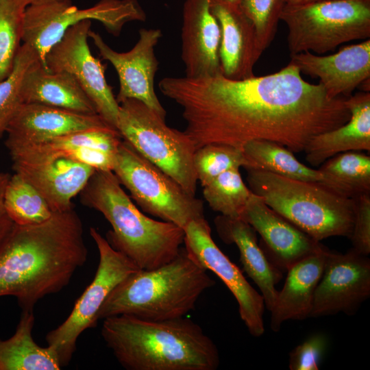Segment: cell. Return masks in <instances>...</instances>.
Here are the masks:
<instances>
[{"label": "cell", "mask_w": 370, "mask_h": 370, "mask_svg": "<svg viewBox=\"0 0 370 370\" xmlns=\"http://www.w3.org/2000/svg\"><path fill=\"white\" fill-rule=\"evenodd\" d=\"M158 86L182 107L184 132L197 149L211 143L242 149L249 141L267 140L299 153L314 136L351 116L345 99L329 98L321 84L304 80L290 62L261 77H167Z\"/></svg>", "instance_id": "1"}, {"label": "cell", "mask_w": 370, "mask_h": 370, "mask_svg": "<svg viewBox=\"0 0 370 370\" xmlns=\"http://www.w3.org/2000/svg\"><path fill=\"white\" fill-rule=\"evenodd\" d=\"M82 222L74 208L34 225L13 223L0 243V297L13 296L22 310L62 291L86 262Z\"/></svg>", "instance_id": "2"}, {"label": "cell", "mask_w": 370, "mask_h": 370, "mask_svg": "<svg viewBox=\"0 0 370 370\" xmlns=\"http://www.w3.org/2000/svg\"><path fill=\"white\" fill-rule=\"evenodd\" d=\"M101 334L127 370H215L220 362L213 341L186 317L162 321L109 317L103 319Z\"/></svg>", "instance_id": "3"}, {"label": "cell", "mask_w": 370, "mask_h": 370, "mask_svg": "<svg viewBox=\"0 0 370 370\" xmlns=\"http://www.w3.org/2000/svg\"><path fill=\"white\" fill-rule=\"evenodd\" d=\"M79 195L84 205L101 213L110 224L106 239L112 247L140 269L158 268L179 254L184 230L143 214L112 171L95 170Z\"/></svg>", "instance_id": "4"}, {"label": "cell", "mask_w": 370, "mask_h": 370, "mask_svg": "<svg viewBox=\"0 0 370 370\" xmlns=\"http://www.w3.org/2000/svg\"><path fill=\"white\" fill-rule=\"evenodd\" d=\"M214 284L207 270L182 247L169 262L139 269L121 282L103 304L97 320L121 314L149 321L184 317Z\"/></svg>", "instance_id": "5"}, {"label": "cell", "mask_w": 370, "mask_h": 370, "mask_svg": "<svg viewBox=\"0 0 370 370\" xmlns=\"http://www.w3.org/2000/svg\"><path fill=\"white\" fill-rule=\"evenodd\" d=\"M251 191L314 240L349 238L355 201L315 182H304L256 169H246Z\"/></svg>", "instance_id": "6"}, {"label": "cell", "mask_w": 370, "mask_h": 370, "mask_svg": "<svg viewBox=\"0 0 370 370\" xmlns=\"http://www.w3.org/2000/svg\"><path fill=\"white\" fill-rule=\"evenodd\" d=\"M116 130L140 155L195 196L197 147L184 131L170 127L165 116L135 99L119 103Z\"/></svg>", "instance_id": "7"}, {"label": "cell", "mask_w": 370, "mask_h": 370, "mask_svg": "<svg viewBox=\"0 0 370 370\" xmlns=\"http://www.w3.org/2000/svg\"><path fill=\"white\" fill-rule=\"evenodd\" d=\"M280 20L288 27L291 56L321 54L342 43L369 39L370 0H328L286 4Z\"/></svg>", "instance_id": "8"}, {"label": "cell", "mask_w": 370, "mask_h": 370, "mask_svg": "<svg viewBox=\"0 0 370 370\" xmlns=\"http://www.w3.org/2000/svg\"><path fill=\"white\" fill-rule=\"evenodd\" d=\"M121 184L142 210L183 230L204 218L203 202L122 140L112 169Z\"/></svg>", "instance_id": "9"}, {"label": "cell", "mask_w": 370, "mask_h": 370, "mask_svg": "<svg viewBox=\"0 0 370 370\" xmlns=\"http://www.w3.org/2000/svg\"><path fill=\"white\" fill-rule=\"evenodd\" d=\"M96 20L113 36H119L131 21H145L146 14L136 0H100L79 9L70 0H47L25 8L22 41L32 47L43 63L48 51L71 26L84 20Z\"/></svg>", "instance_id": "10"}, {"label": "cell", "mask_w": 370, "mask_h": 370, "mask_svg": "<svg viewBox=\"0 0 370 370\" xmlns=\"http://www.w3.org/2000/svg\"><path fill=\"white\" fill-rule=\"evenodd\" d=\"M90 234L99 255L95 277L76 301L68 317L46 335L47 345L57 354L62 367L69 363L82 333L96 326L97 314L111 291L140 269L123 254L113 248L97 229L90 227Z\"/></svg>", "instance_id": "11"}, {"label": "cell", "mask_w": 370, "mask_h": 370, "mask_svg": "<svg viewBox=\"0 0 370 370\" xmlns=\"http://www.w3.org/2000/svg\"><path fill=\"white\" fill-rule=\"evenodd\" d=\"M91 20L68 29L47 53L42 65L51 71L72 75L95 107L97 113L116 129L119 103L105 77L106 66L91 53L88 38Z\"/></svg>", "instance_id": "12"}, {"label": "cell", "mask_w": 370, "mask_h": 370, "mask_svg": "<svg viewBox=\"0 0 370 370\" xmlns=\"http://www.w3.org/2000/svg\"><path fill=\"white\" fill-rule=\"evenodd\" d=\"M188 254L205 269L214 272L231 291L239 314L251 335L264 333L263 297L246 280L239 268L218 247L205 217L189 222L184 229Z\"/></svg>", "instance_id": "13"}, {"label": "cell", "mask_w": 370, "mask_h": 370, "mask_svg": "<svg viewBox=\"0 0 370 370\" xmlns=\"http://www.w3.org/2000/svg\"><path fill=\"white\" fill-rule=\"evenodd\" d=\"M370 296V260L354 249L345 254L328 249L314 291L310 317L354 313Z\"/></svg>", "instance_id": "14"}, {"label": "cell", "mask_w": 370, "mask_h": 370, "mask_svg": "<svg viewBox=\"0 0 370 370\" xmlns=\"http://www.w3.org/2000/svg\"><path fill=\"white\" fill-rule=\"evenodd\" d=\"M138 34L137 42L126 52L112 49L99 34L91 29L88 37L92 40L102 59L110 62L117 73L119 90L116 99L118 103L127 99H135L165 116L166 110L154 88V79L159 64L155 47L162 36V32L159 29L141 28Z\"/></svg>", "instance_id": "15"}, {"label": "cell", "mask_w": 370, "mask_h": 370, "mask_svg": "<svg viewBox=\"0 0 370 370\" xmlns=\"http://www.w3.org/2000/svg\"><path fill=\"white\" fill-rule=\"evenodd\" d=\"M241 219L248 223L263 241L269 260L282 272L323 245L271 208L251 193Z\"/></svg>", "instance_id": "16"}, {"label": "cell", "mask_w": 370, "mask_h": 370, "mask_svg": "<svg viewBox=\"0 0 370 370\" xmlns=\"http://www.w3.org/2000/svg\"><path fill=\"white\" fill-rule=\"evenodd\" d=\"M290 63L301 73L320 79L330 99L348 97L370 77V40L344 47L334 54L318 56L301 52L291 56Z\"/></svg>", "instance_id": "17"}, {"label": "cell", "mask_w": 370, "mask_h": 370, "mask_svg": "<svg viewBox=\"0 0 370 370\" xmlns=\"http://www.w3.org/2000/svg\"><path fill=\"white\" fill-rule=\"evenodd\" d=\"M107 127L112 126L97 114H81L40 103H24L8 127L5 145L10 149Z\"/></svg>", "instance_id": "18"}, {"label": "cell", "mask_w": 370, "mask_h": 370, "mask_svg": "<svg viewBox=\"0 0 370 370\" xmlns=\"http://www.w3.org/2000/svg\"><path fill=\"white\" fill-rule=\"evenodd\" d=\"M182 60L186 77L221 74L219 50L220 27L210 0H186L182 27Z\"/></svg>", "instance_id": "19"}, {"label": "cell", "mask_w": 370, "mask_h": 370, "mask_svg": "<svg viewBox=\"0 0 370 370\" xmlns=\"http://www.w3.org/2000/svg\"><path fill=\"white\" fill-rule=\"evenodd\" d=\"M210 8L221 30V75L234 80L255 76L254 66L262 52L251 22L237 5L210 1Z\"/></svg>", "instance_id": "20"}, {"label": "cell", "mask_w": 370, "mask_h": 370, "mask_svg": "<svg viewBox=\"0 0 370 370\" xmlns=\"http://www.w3.org/2000/svg\"><path fill=\"white\" fill-rule=\"evenodd\" d=\"M12 169L40 193L53 212L73 208L72 199L80 193L95 171L88 165L63 157L15 162Z\"/></svg>", "instance_id": "21"}, {"label": "cell", "mask_w": 370, "mask_h": 370, "mask_svg": "<svg viewBox=\"0 0 370 370\" xmlns=\"http://www.w3.org/2000/svg\"><path fill=\"white\" fill-rule=\"evenodd\" d=\"M345 104L351 114L348 121L314 136L306 146V160L312 166H318L340 153L370 151V92L350 96Z\"/></svg>", "instance_id": "22"}, {"label": "cell", "mask_w": 370, "mask_h": 370, "mask_svg": "<svg viewBox=\"0 0 370 370\" xmlns=\"http://www.w3.org/2000/svg\"><path fill=\"white\" fill-rule=\"evenodd\" d=\"M328 249L319 250L302 258L287 270V276L271 310V328L278 331L288 320L310 317L317 286L322 275Z\"/></svg>", "instance_id": "23"}, {"label": "cell", "mask_w": 370, "mask_h": 370, "mask_svg": "<svg viewBox=\"0 0 370 370\" xmlns=\"http://www.w3.org/2000/svg\"><path fill=\"white\" fill-rule=\"evenodd\" d=\"M214 224L223 241L237 246L244 271L258 286L265 308L270 312L278 296L275 286L282 278V271L269 260L258 244L256 232L245 221L221 214L215 218Z\"/></svg>", "instance_id": "24"}, {"label": "cell", "mask_w": 370, "mask_h": 370, "mask_svg": "<svg viewBox=\"0 0 370 370\" xmlns=\"http://www.w3.org/2000/svg\"><path fill=\"white\" fill-rule=\"evenodd\" d=\"M22 95L24 103H40L81 114H97L92 102L72 75L65 71H51L40 60L27 71Z\"/></svg>", "instance_id": "25"}, {"label": "cell", "mask_w": 370, "mask_h": 370, "mask_svg": "<svg viewBox=\"0 0 370 370\" xmlns=\"http://www.w3.org/2000/svg\"><path fill=\"white\" fill-rule=\"evenodd\" d=\"M33 310H22L14 334L0 338V370H59L61 365L56 352L49 346L38 345L32 336Z\"/></svg>", "instance_id": "26"}, {"label": "cell", "mask_w": 370, "mask_h": 370, "mask_svg": "<svg viewBox=\"0 0 370 370\" xmlns=\"http://www.w3.org/2000/svg\"><path fill=\"white\" fill-rule=\"evenodd\" d=\"M121 141L122 137L119 131L107 127L77 132L8 150L12 162H32L60 158L65 153L79 147H90L116 153Z\"/></svg>", "instance_id": "27"}, {"label": "cell", "mask_w": 370, "mask_h": 370, "mask_svg": "<svg viewBox=\"0 0 370 370\" xmlns=\"http://www.w3.org/2000/svg\"><path fill=\"white\" fill-rule=\"evenodd\" d=\"M242 149L252 164V167L249 169L264 170L287 178L325 186L324 177L319 169L306 166L292 151L275 142L253 140L246 143Z\"/></svg>", "instance_id": "28"}, {"label": "cell", "mask_w": 370, "mask_h": 370, "mask_svg": "<svg viewBox=\"0 0 370 370\" xmlns=\"http://www.w3.org/2000/svg\"><path fill=\"white\" fill-rule=\"evenodd\" d=\"M325 186L349 198L370 193V156L358 151L338 153L319 169Z\"/></svg>", "instance_id": "29"}, {"label": "cell", "mask_w": 370, "mask_h": 370, "mask_svg": "<svg viewBox=\"0 0 370 370\" xmlns=\"http://www.w3.org/2000/svg\"><path fill=\"white\" fill-rule=\"evenodd\" d=\"M4 207L17 225L38 224L47 221L53 212L40 193L20 175L14 173L6 185Z\"/></svg>", "instance_id": "30"}, {"label": "cell", "mask_w": 370, "mask_h": 370, "mask_svg": "<svg viewBox=\"0 0 370 370\" xmlns=\"http://www.w3.org/2000/svg\"><path fill=\"white\" fill-rule=\"evenodd\" d=\"M252 192L239 169L220 174L203 187V195L212 210L231 218H241Z\"/></svg>", "instance_id": "31"}, {"label": "cell", "mask_w": 370, "mask_h": 370, "mask_svg": "<svg viewBox=\"0 0 370 370\" xmlns=\"http://www.w3.org/2000/svg\"><path fill=\"white\" fill-rule=\"evenodd\" d=\"M39 60L37 52L23 42L16 56L12 72L0 82V139L5 134L10 123L24 103L22 89L25 77Z\"/></svg>", "instance_id": "32"}, {"label": "cell", "mask_w": 370, "mask_h": 370, "mask_svg": "<svg viewBox=\"0 0 370 370\" xmlns=\"http://www.w3.org/2000/svg\"><path fill=\"white\" fill-rule=\"evenodd\" d=\"M197 180L204 187L220 174L233 169L251 168L252 164L241 148L211 143L198 148L194 156Z\"/></svg>", "instance_id": "33"}, {"label": "cell", "mask_w": 370, "mask_h": 370, "mask_svg": "<svg viewBox=\"0 0 370 370\" xmlns=\"http://www.w3.org/2000/svg\"><path fill=\"white\" fill-rule=\"evenodd\" d=\"M25 9L14 0H0V82L12 72L21 45Z\"/></svg>", "instance_id": "34"}, {"label": "cell", "mask_w": 370, "mask_h": 370, "mask_svg": "<svg viewBox=\"0 0 370 370\" xmlns=\"http://www.w3.org/2000/svg\"><path fill=\"white\" fill-rule=\"evenodd\" d=\"M285 0H242L238 5L251 22L259 49L263 52L275 37Z\"/></svg>", "instance_id": "35"}, {"label": "cell", "mask_w": 370, "mask_h": 370, "mask_svg": "<svg viewBox=\"0 0 370 370\" xmlns=\"http://www.w3.org/2000/svg\"><path fill=\"white\" fill-rule=\"evenodd\" d=\"M326 346L327 338L324 334H316L310 336L290 352L289 369L318 370Z\"/></svg>", "instance_id": "36"}, {"label": "cell", "mask_w": 370, "mask_h": 370, "mask_svg": "<svg viewBox=\"0 0 370 370\" xmlns=\"http://www.w3.org/2000/svg\"><path fill=\"white\" fill-rule=\"evenodd\" d=\"M355 215L349 238L358 253L368 256L370 253V193L354 198Z\"/></svg>", "instance_id": "37"}, {"label": "cell", "mask_w": 370, "mask_h": 370, "mask_svg": "<svg viewBox=\"0 0 370 370\" xmlns=\"http://www.w3.org/2000/svg\"><path fill=\"white\" fill-rule=\"evenodd\" d=\"M11 175L0 172V243L10 230L13 222L9 217L4 207L3 197L6 185Z\"/></svg>", "instance_id": "38"}, {"label": "cell", "mask_w": 370, "mask_h": 370, "mask_svg": "<svg viewBox=\"0 0 370 370\" xmlns=\"http://www.w3.org/2000/svg\"><path fill=\"white\" fill-rule=\"evenodd\" d=\"M322 1H328V0H285L286 4H288V5H299V4L314 3V2Z\"/></svg>", "instance_id": "39"}, {"label": "cell", "mask_w": 370, "mask_h": 370, "mask_svg": "<svg viewBox=\"0 0 370 370\" xmlns=\"http://www.w3.org/2000/svg\"><path fill=\"white\" fill-rule=\"evenodd\" d=\"M21 7L25 8L29 5L47 0H14Z\"/></svg>", "instance_id": "40"}, {"label": "cell", "mask_w": 370, "mask_h": 370, "mask_svg": "<svg viewBox=\"0 0 370 370\" xmlns=\"http://www.w3.org/2000/svg\"><path fill=\"white\" fill-rule=\"evenodd\" d=\"M210 2H220L238 6L242 0H210Z\"/></svg>", "instance_id": "41"}]
</instances>
